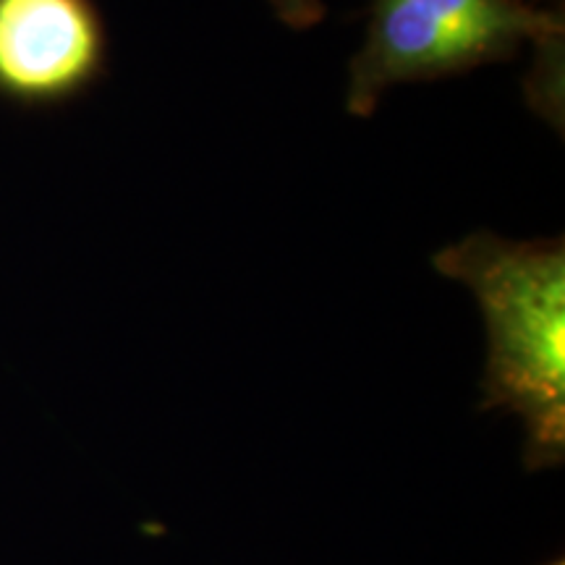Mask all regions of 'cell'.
Returning <instances> with one entry per match:
<instances>
[{
    "label": "cell",
    "instance_id": "obj_1",
    "mask_svg": "<svg viewBox=\"0 0 565 565\" xmlns=\"http://www.w3.org/2000/svg\"><path fill=\"white\" fill-rule=\"evenodd\" d=\"M435 270L463 282L487 330L482 412L524 422L529 471L565 458V246L505 242L479 231L435 254Z\"/></svg>",
    "mask_w": 565,
    "mask_h": 565
},
{
    "label": "cell",
    "instance_id": "obj_2",
    "mask_svg": "<svg viewBox=\"0 0 565 565\" xmlns=\"http://www.w3.org/2000/svg\"><path fill=\"white\" fill-rule=\"evenodd\" d=\"M563 32L561 13L521 0H372L345 110L370 118L387 89L511 61Z\"/></svg>",
    "mask_w": 565,
    "mask_h": 565
},
{
    "label": "cell",
    "instance_id": "obj_3",
    "mask_svg": "<svg viewBox=\"0 0 565 565\" xmlns=\"http://www.w3.org/2000/svg\"><path fill=\"white\" fill-rule=\"evenodd\" d=\"M108 71V26L95 0H0V100L61 108Z\"/></svg>",
    "mask_w": 565,
    "mask_h": 565
},
{
    "label": "cell",
    "instance_id": "obj_4",
    "mask_svg": "<svg viewBox=\"0 0 565 565\" xmlns=\"http://www.w3.org/2000/svg\"><path fill=\"white\" fill-rule=\"evenodd\" d=\"M278 21L291 26L296 32L312 30L328 17V3L324 0H267Z\"/></svg>",
    "mask_w": 565,
    "mask_h": 565
},
{
    "label": "cell",
    "instance_id": "obj_5",
    "mask_svg": "<svg viewBox=\"0 0 565 565\" xmlns=\"http://www.w3.org/2000/svg\"><path fill=\"white\" fill-rule=\"evenodd\" d=\"M521 3H529V6H540V3H545V0H521Z\"/></svg>",
    "mask_w": 565,
    "mask_h": 565
},
{
    "label": "cell",
    "instance_id": "obj_6",
    "mask_svg": "<svg viewBox=\"0 0 565 565\" xmlns=\"http://www.w3.org/2000/svg\"><path fill=\"white\" fill-rule=\"evenodd\" d=\"M545 565H565V563H563V557H557V561H550V563H545Z\"/></svg>",
    "mask_w": 565,
    "mask_h": 565
}]
</instances>
